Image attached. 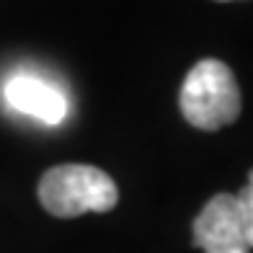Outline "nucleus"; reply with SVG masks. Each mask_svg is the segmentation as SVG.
I'll use <instances>...</instances> for the list:
<instances>
[{
	"label": "nucleus",
	"instance_id": "3",
	"mask_svg": "<svg viewBox=\"0 0 253 253\" xmlns=\"http://www.w3.org/2000/svg\"><path fill=\"white\" fill-rule=\"evenodd\" d=\"M194 246L204 253H251L235 194H214L194 220Z\"/></svg>",
	"mask_w": 253,
	"mask_h": 253
},
{
	"label": "nucleus",
	"instance_id": "5",
	"mask_svg": "<svg viewBox=\"0 0 253 253\" xmlns=\"http://www.w3.org/2000/svg\"><path fill=\"white\" fill-rule=\"evenodd\" d=\"M235 199H238V210H240L246 243H248V248H253V170L248 173V183L240 189V194H235Z\"/></svg>",
	"mask_w": 253,
	"mask_h": 253
},
{
	"label": "nucleus",
	"instance_id": "2",
	"mask_svg": "<svg viewBox=\"0 0 253 253\" xmlns=\"http://www.w3.org/2000/svg\"><path fill=\"white\" fill-rule=\"evenodd\" d=\"M39 202L54 217H78L85 212H111L119 189L109 173L93 166H57L39 181Z\"/></svg>",
	"mask_w": 253,
	"mask_h": 253
},
{
	"label": "nucleus",
	"instance_id": "4",
	"mask_svg": "<svg viewBox=\"0 0 253 253\" xmlns=\"http://www.w3.org/2000/svg\"><path fill=\"white\" fill-rule=\"evenodd\" d=\"M5 101L21 114L39 119L44 124H60L67 117L65 96L47 80L34 75H13L5 83Z\"/></svg>",
	"mask_w": 253,
	"mask_h": 253
},
{
	"label": "nucleus",
	"instance_id": "1",
	"mask_svg": "<svg viewBox=\"0 0 253 253\" xmlns=\"http://www.w3.org/2000/svg\"><path fill=\"white\" fill-rule=\"evenodd\" d=\"M181 114L197 129L214 132L240 117V88L233 70L220 60H202L181 85Z\"/></svg>",
	"mask_w": 253,
	"mask_h": 253
}]
</instances>
